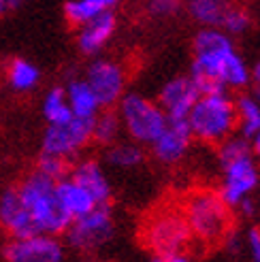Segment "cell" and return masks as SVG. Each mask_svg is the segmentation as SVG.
Returning a JSON list of instances; mask_svg holds the SVG:
<instances>
[{"label": "cell", "instance_id": "cell-1", "mask_svg": "<svg viewBox=\"0 0 260 262\" xmlns=\"http://www.w3.org/2000/svg\"><path fill=\"white\" fill-rule=\"evenodd\" d=\"M194 60L190 77L201 94L250 85V64L237 51L232 36L222 28H201L192 41Z\"/></svg>", "mask_w": 260, "mask_h": 262}, {"label": "cell", "instance_id": "cell-2", "mask_svg": "<svg viewBox=\"0 0 260 262\" xmlns=\"http://www.w3.org/2000/svg\"><path fill=\"white\" fill-rule=\"evenodd\" d=\"M192 137L207 145H218L237 130V107L228 90L205 92L188 113Z\"/></svg>", "mask_w": 260, "mask_h": 262}, {"label": "cell", "instance_id": "cell-3", "mask_svg": "<svg viewBox=\"0 0 260 262\" xmlns=\"http://www.w3.org/2000/svg\"><path fill=\"white\" fill-rule=\"evenodd\" d=\"M181 213L192 230V239H199L205 245H218L226 241L232 215L220 192L205 188L190 192Z\"/></svg>", "mask_w": 260, "mask_h": 262}, {"label": "cell", "instance_id": "cell-4", "mask_svg": "<svg viewBox=\"0 0 260 262\" xmlns=\"http://www.w3.org/2000/svg\"><path fill=\"white\" fill-rule=\"evenodd\" d=\"M58 181L49 179L47 175L32 171L26 177L19 186V199L24 201L26 209L30 211L34 224L38 232H47V234H64V230L71 224V215L67 213V209L62 207L58 199Z\"/></svg>", "mask_w": 260, "mask_h": 262}, {"label": "cell", "instance_id": "cell-5", "mask_svg": "<svg viewBox=\"0 0 260 262\" xmlns=\"http://www.w3.org/2000/svg\"><path fill=\"white\" fill-rule=\"evenodd\" d=\"M115 107H118L122 128L139 145H151L154 139L162 133V128L168 122L166 113L158 102L135 94V92L124 94Z\"/></svg>", "mask_w": 260, "mask_h": 262}, {"label": "cell", "instance_id": "cell-6", "mask_svg": "<svg viewBox=\"0 0 260 262\" xmlns=\"http://www.w3.org/2000/svg\"><path fill=\"white\" fill-rule=\"evenodd\" d=\"M143 241L156 256L184 254L192 241V230L181 211H158L145 224Z\"/></svg>", "mask_w": 260, "mask_h": 262}, {"label": "cell", "instance_id": "cell-7", "mask_svg": "<svg viewBox=\"0 0 260 262\" xmlns=\"http://www.w3.org/2000/svg\"><path fill=\"white\" fill-rule=\"evenodd\" d=\"M115 232V222L109 205H96L92 211L71 220L64 230L67 241L77 252H94L111 241Z\"/></svg>", "mask_w": 260, "mask_h": 262}, {"label": "cell", "instance_id": "cell-8", "mask_svg": "<svg viewBox=\"0 0 260 262\" xmlns=\"http://www.w3.org/2000/svg\"><path fill=\"white\" fill-rule=\"evenodd\" d=\"M83 79L94 90V94L102 109H111L120 102L126 94V81L128 75L126 69L118 60L111 58H96L88 64Z\"/></svg>", "mask_w": 260, "mask_h": 262}, {"label": "cell", "instance_id": "cell-9", "mask_svg": "<svg viewBox=\"0 0 260 262\" xmlns=\"http://www.w3.org/2000/svg\"><path fill=\"white\" fill-rule=\"evenodd\" d=\"M92 141V120L71 117L64 124H49L43 135V154L73 160Z\"/></svg>", "mask_w": 260, "mask_h": 262}, {"label": "cell", "instance_id": "cell-10", "mask_svg": "<svg viewBox=\"0 0 260 262\" xmlns=\"http://www.w3.org/2000/svg\"><path fill=\"white\" fill-rule=\"evenodd\" d=\"M222 166V183H220V196L224 199V203L232 209L239 207V203L243 199L254 192V188L258 186V166L254 156H241V158L228 160Z\"/></svg>", "mask_w": 260, "mask_h": 262}, {"label": "cell", "instance_id": "cell-11", "mask_svg": "<svg viewBox=\"0 0 260 262\" xmlns=\"http://www.w3.org/2000/svg\"><path fill=\"white\" fill-rule=\"evenodd\" d=\"M7 262H62L64 245L56 234L34 232L28 237H11L5 247Z\"/></svg>", "mask_w": 260, "mask_h": 262}, {"label": "cell", "instance_id": "cell-12", "mask_svg": "<svg viewBox=\"0 0 260 262\" xmlns=\"http://www.w3.org/2000/svg\"><path fill=\"white\" fill-rule=\"evenodd\" d=\"M192 139L194 137H192L188 120H168L166 126L162 128V133L154 139L149 149L158 162L177 164L179 160H184V156L188 154Z\"/></svg>", "mask_w": 260, "mask_h": 262}, {"label": "cell", "instance_id": "cell-13", "mask_svg": "<svg viewBox=\"0 0 260 262\" xmlns=\"http://www.w3.org/2000/svg\"><path fill=\"white\" fill-rule=\"evenodd\" d=\"M199 96H201V90L194 83L192 77L181 75V77L168 79L162 85L158 94V104L162 107L168 120H186L192 104L197 102Z\"/></svg>", "mask_w": 260, "mask_h": 262}, {"label": "cell", "instance_id": "cell-14", "mask_svg": "<svg viewBox=\"0 0 260 262\" xmlns=\"http://www.w3.org/2000/svg\"><path fill=\"white\" fill-rule=\"evenodd\" d=\"M115 30H118V17L113 11H102L92 19L77 26V47L83 56H96L109 45Z\"/></svg>", "mask_w": 260, "mask_h": 262}, {"label": "cell", "instance_id": "cell-15", "mask_svg": "<svg viewBox=\"0 0 260 262\" xmlns=\"http://www.w3.org/2000/svg\"><path fill=\"white\" fill-rule=\"evenodd\" d=\"M0 226L11 237H28V234L38 232L30 211L26 209L24 201L19 199L17 188L5 190L0 194Z\"/></svg>", "mask_w": 260, "mask_h": 262}, {"label": "cell", "instance_id": "cell-16", "mask_svg": "<svg viewBox=\"0 0 260 262\" xmlns=\"http://www.w3.org/2000/svg\"><path fill=\"white\" fill-rule=\"evenodd\" d=\"M69 177L73 181H77L79 186H83L90 194L94 196V201L98 205H109L111 201V183L102 171V166L96 160H81L75 166H71Z\"/></svg>", "mask_w": 260, "mask_h": 262}, {"label": "cell", "instance_id": "cell-17", "mask_svg": "<svg viewBox=\"0 0 260 262\" xmlns=\"http://www.w3.org/2000/svg\"><path fill=\"white\" fill-rule=\"evenodd\" d=\"M64 92H67L69 107H71L75 117L94 120L98 115V111L102 109L96 94H94V90L90 88V83L85 79H71L67 83V88H64Z\"/></svg>", "mask_w": 260, "mask_h": 262}, {"label": "cell", "instance_id": "cell-18", "mask_svg": "<svg viewBox=\"0 0 260 262\" xmlns=\"http://www.w3.org/2000/svg\"><path fill=\"white\" fill-rule=\"evenodd\" d=\"M56 186H58V199H60L62 207L67 209V213L73 220L88 213V211H92V209L98 205L94 201V196L90 194L83 186H79L77 181H73L71 177L60 179Z\"/></svg>", "mask_w": 260, "mask_h": 262}, {"label": "cell", "instance_id": "cell-19", "mask_svg": "<svg viewBox=\"0 0 260 262\" xmlns=\"http://www.w3.org/2000/svg\"><path fill=\"white\" fill-rule=\"evenodd\" d=\"M228 7L226 0H186L188 15L201 28H220Z\"/></svg>", "mask_w": 260, "mask_h": 262}, {"label": "cell", "instance_id": "cell-20", "mask_svg": "<svg viewBox=\"0 0 260 262\" xmlns=\"http://www.w3.org/2000/svg\"><path fill=\"white\" fill-rule=\"evenodd\" d=\"M7 81L15 92L26 94V92H32L38 85V81H41V71H38L36 64H32L30 60L13 58L7 64Z\"/></svg>", "mask_w": 260, "mask_h": 262}, {"label": "cell", "instance_id": "cell-21", "mask_svg": "<svg viewBox=\"0 0 260 262\" xmlns=\"http://www.w3.org/2000/svg\"><path fill=\"white\" fill-rule=\"evenodd\" d=\"M120 3L122 0H67L64 3V17L77 28V26L92 19L102 11H113V7Z\"/></svg>", "mask_w": 260, "mask_h": 262}, {"label": "cell", "instance_id": "cell-22", "mask_svg": "<svg viewBox=\"0 0 260 262\" xmlns=\"http://www.w3.org/2000/svg\"><path fill=\"white\" fill-rule=\"evenodd\" d=\"M237 107V128L245 139L260 133V100L254 94H241L235 98Z\"/></svg>", "mask_w": 260, "mask_h": 262}, {"label": "cell", "instance_id": "cell-23", "mask_svg": "<svg viewBox=\"0 0 260 262\" xmlns=\"http://www.w3.org/2000/svg\"><path fill=\"white\" fill-rule=\"evenodd\" d=\"M122 133V122H120V115L105 109V111H98V115L92 120V141L100 143V145H113L118 141Z\"/></svg>", "mask_w": 260, "mask_h": 262}, {"label": "cell", "instance_id": "cell-24", "mask_svg": "<svg viewBox=\"0 0 260 262\" xmlns=\"http://www.w3.org/2000/svg\"><path fill=\"white\" fill-rule=\"evenodd\" d=\"M43 115H45L47 124H64V122H69L71 117H75L71 107H69L64 88H51L45 94V98H43Z\"/></svg>", "mask_w": 260, "mask_h": 262}, {"label": "cell", "instance_id": "cell-25", "mask_svg": "<svg viewBox=\"0 0 260 262\" xmlns=\"http://www.w3.org/2000/svg\"><path fill=\"white\" fill-rule=\"evenodd\" d=\"M107 160L115 168H137L145 160V151L141 149L139 143H113L109 145Z\"/></svg>", "mask_w": 260, "mask_h": 262}, {"label": "cell", "instance_id": "cell-26", "mask_svg": "<svg viewBox=\"0 0 260 262\" xmlns=\"http://www.w3.org/2000/svg\"><path fill=\"white\" fill-rule=\"evenodd\" d=\"M220 28H222L226 34H230V36H241V34H245L252 28V15L241 7H228Z\"/></svg>", "mask_w": 260, "mask_h": 262}, {"label": "cell", "instance_id": "cell-27", "mask_svg": "<svg viewBox=\"0 0 260 262\" xmlns=\"http://www.w3.org/2000/svg\"><path fill=\"white\" fill-rule=\"evenodd\" d=\"M36 171L47 175L49 179L60 181L64 177H69L71 173V162L67 158H60V156H51V154H41L36 164Z\"/></svg>", "mask_w": 260, "mask_h": 262}, {"label": "cell", "instance_id": "cell-28", "mask_svg": "<svg viewBox=\"0 0 260 262\" xmlns=\"http://www.w3.org/2000/svg\"><path fill=\"white\" fill-rule=\"evenodd\" d=\"M145 9L151 17H158V19H166V17H173L179 13L181 9V0H147Z\"/></svg>", "mask_w": 260, "mask_h": 262}, {"label": "cell", "instance_id": "cell-29", "mask_svg": "<svg viewBox=\"0 0 260 262\" xmlns=\"http://www.w3.org/2000/svg\"><path fill=\"white\" fill-rule=\"evenodd\" d=\"M248 252L252 262H260V230L258 228H252L248 232Z\"/></svg>", "mask_w": 260, "mask_h": 262}, {"label": "cell", "instance_id": "cell-30", "mask_svg": "<svg viewBox=\"0 0 260 262\" xmlns=\"http://www.w3.org/2000/svg\"><path fill=\"white\" fill-rule=\"evenodd\" d=\"M250 85H252V94L260 100V58L256 60L254 67H250Z\"/></svg>", "mask_w": 260, "mask_h": 262}, {"label": "cell", "instance_id": "cell-31", "mask_svg": "<svg viewBox=\"0 0 260 262\" xmlns=\"http://www.w3.org/2000/svg\"><path fill=\"white\" fill-rule=\"evenodd\" d=\"M24 3H26V0H0V17L7 15V13H11V11H15Z\"/></svg>", "mask_w": 260, "mask_h": 262}, {"label": "cell", "instance_id": "cell-32", "mask_svg": "<svg viewBox=\"0 0 260 262\" xmlns=\"http://www.w3.org/2000/svg\"><path fill=\"white\" fill-rule=\"evenodd\" d=\"M151 262H190L184 254H166V256H154Z\"/></svg>", "mask_w": 260, "mask_h": 262}, {"label": "cell", "instance_id": "cell-33", "mask_svg": "<svg viewBox=\"0 0 260 262\" xmlns=\"http://www.w3.org/2000/svg\"><path fill=\"white\" fill-rule=\"evenodd\" d=\"M250 145H252V156L260 162V133H256V135L250 139Z\"/></svg>", "mask_w": 260, "mask_h": 262}, {"label": "cell", "instance_id": "cell-34", "mask_svg": "<svg viewBox=\"0 0 260 262\" xmlns=\"http://www.w3.org/2000/svg\"><path fill=\"white\" fill-rule=\"evenodd\" d=\"M85 262H90V260H85Z\"/></svg>", "mask_w": 260, "mask_h": 262}]
</instances>
